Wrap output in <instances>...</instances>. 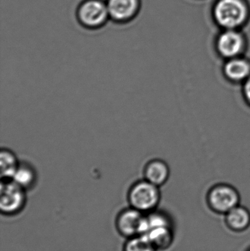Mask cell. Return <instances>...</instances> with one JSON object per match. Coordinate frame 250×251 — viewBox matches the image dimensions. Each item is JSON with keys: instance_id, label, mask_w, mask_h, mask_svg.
<instances>
[{"instance_id": "1", "label": "cell", "mask_w": 250, "mask_h": 251, "mask_svg": "<svg viewBox=\"0 0 250 251\" xmlns=\"http://www.w3.org/2000/svg\"><path fill=\"white\" fill-rule=\"evenodd\" d=\"M127 199L129 206L147 215L154 212L159 203V187L147 180H139L131 186Z\"/></svg>"}, {"instance_id": "2", "label": "cell", "mask_w": 250, "mask_h": 251, "mask_svg": "<svg viewBox=\"0 0 250 251\" xmlns=\"http://www.w3.org/2000/svg\"><path fill=\"white\" fill-rule=\"evenodd\" d=\"M117 232L126 239L139 235H146L149 224L146 214L129 206L119 212L115 220Z\"/></svg>"}, {"instance_id": "3", "label": "cell", "mask_w": 250, "mask_h": 251, "mask_svg": "<svg viewBox=\"0 0 250 251\" xmlns=\"http://www.w3.org/2000/svg\"><path fill=\"white\" fill-rule=\"evenodd\" d=\"M26 203V190L13 180H1L0 211L1 215L14 216L20 213Z\"/></svg>"}, {"instance_id": "4", "label": "cell", "mask_w": 250, "mask_h": 251, "mask_svg": "<svg viewBox=\"0 0 250 251\" xmlns=\"http://www.w3.org/2000/svg\"><path fill=\"white\" fill-rule=\"evenodd\" d=\"M248 10L242 0H220L215 7L218 23L227 29H235L246 19Z\"/></svg>"}, {"instance_id": "5", "label": "cell", "mask_w": 250, "mask_h": 251, "mask_svg": "<svg viewBox=\"0 0 250 251\" xmlns=\"http://www.w3.org/2000/svg\"><path fill=\"white\" fill-rule=\"evenodd\" d=\"M239 192L230 184L220 183L213 186L208 193V202L213 210L227 213L239 204Z\"/></svg>"}, {"instance_id": "6", "label": "cell", "mask_w": 250, "mask_h": 251, "mask_svg": "<svg viewBox=\"0 0 250 251\" xmlns=\"http://www.w3.org/2000/svg\"><path fill=\"white\" fill-rule=\"evenodd\" d=\"M215 48L219 57L225 61L245 55L247 43L240 32L235 29H226L217 38Z\"/></svg>"}, {"instance_id": "7", "label": "cell", "mask_w": 250, "mask_h": 251, "mask_svg": "<svg viewBox=\"0 0 250 251\" xmlns=\"http://www.w3.org/2000/svg\"><path fill=\"white\" fill-rule=\"evenodd\" d=\"M109 16L107 3L102 0H85L78 10V18L82 25L91 29L102 26Z\"/></svg>"}, {"instance_id": "8", "label": "cell", "mask_w": 250, "mask_h": 251, "mask_svg": "<svg viewBox=\"0 0 250 251\" xmlns=\"http://www.w3.org/2000/svg\"><path fill=\"white\" fill-rule=\"evenodd\" d=\"M221 74L230 85L242 86L250 76V59L243 55L225 60Z\"/></svg>"}, {"instance_id": "9", "label": "cell", "mask_w": 250, "mask_h": 251, "mask_svg": "<svg viewBox=\"0 0 250 251\" xmlns=\"http://www.w3.org/2000/svg\"><path fill=\"white\" fill-rule=\"evenodd\" d=\"M106 3L109 16L118 22L130 20L139 8V0H107Z\"/></svg>"}, {"instance_id": "10", "label": "cell", "mask_w": 250, "mask_h": 251, "mask_svg": "<svg viewBox=\"0 0 250 251\" xmlns=\"http://www.w3.org/2000/svg\"><path fill=\"white\" fill-rule=\"evenodd\" d=\"M143 175L144 179L160 187L166 184L170 178V166L163 159H152L145 165Z\"/></svg>"}, {"instance_id": "11", "label": "cell", "mask_w": 250, "mask_h": 251, "mask_svg": "<svg viewBox=\"0 0 250 251\" xmlns=\"http://www.w3.org/2000/svg\"><path fill=\"white\" fill-rule=\"evenodd\" d=\"M12 180L27 191L35 187L38 180V174L35 167L29 162H21Z\"/></svg>"}, {"instance_id": "12", "label": "cell", "mask_w": 250, "mask_h": 251, "mask_svg": "<svg viewBox=\"0 0 250 251\" xmlns=\"http://www.w3.org/2000/svg\"><path fill=\"white\" fill-rule=\"evenodd\" d=\"M20 162L13 151L2 148L0 151L1 180L13 179Z\"/></svg>"}, {"instance_id": "13", "label": "cell", "mask_w": 250, "mask_h": 251, "mask_svg": "<svg viewBox=\"0 0 250 251\" xmlns=\"http://www.w3.org/2000/svg\"><path fill=\"white\" fill-rule=\"evenodd\" d=\"M145 236L148 237L151 244L157 250L167 249L171 244L173 239L170 226L153 227L150 228Z\"/></svg>"}, {"instance_id": "14", "label": "cell", "mask_w": 250, "mask_h": 251, "mask_svg": "<svg viewBox=\"0 0 250 251\" xmlns=\"http://www.w3.org/2000/svg\"><path fill=\"white\" fill-rule=\"evenodd\" d=\"M226 221L231 229L236 231H244L250 224V212L242 206H236L227 212Z\"/></svg>"}, {"instance_id": "15", "label": "cell", "mask_w": 250, "mask_h": 251, "mask_svg": "<svg viewBox=\"0 0 250 251\" xmlns=\"http://www.w3.org/2000/svg\"><path fill=\"white\" fill-rule=\"evenodd\" d=\"M123 251H157V249L146 236L139 235L127 239Z\"/></svg>"}, {"instance_id": "16", "label": "cell", "mask_w": 250, "mask_h": 251, "mask_svg": "<svg viewBox=\"0 0 250 251\" xmlns=\"http://www.w3.org/2000/svg\"><path fill=\"white\" fill-rule=\"evenodd\" d=\"M241 93L244 102L250 108V76L241 86Z\"/></svg>"}]
</instances>
